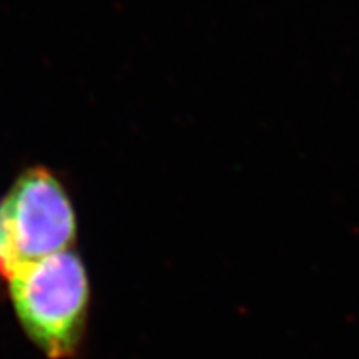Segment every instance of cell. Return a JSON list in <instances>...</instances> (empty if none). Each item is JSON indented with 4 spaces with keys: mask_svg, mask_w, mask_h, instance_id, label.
Listing matches in <instances>:
<instances>
[{
    "mask_svg": "<svg viewBox=\"0 0 359 359\" xmlns=\"http://www.w3.org/2000/svg\"><path fill=\"white\" fill-rule=\"evenodd\" d=\"M17 320L35 346L52 359L79 353L90 304L87 269L74 251H62L8 278Z\"/></svg>",
    "mask_w": 359,
    "mask_h": 359,
    "instance_id": "obj_1",
    "label": "cell"
},
{
    "mask_svg": "<svg viewBox=\"0 0 359 359\" xmlns=\"http://www.w3.org/2000/svg\"><path fill=\"white\" fill-rule=\"evenodd\" d=\"M77 219L64 185L43 167L27 170L0 203V271L11 278L69 251Z\"/></svg>",
    "mask_w": 359,
    "mask_h": 359,
    "instance_id": "obj_2",
    "label": "cell"
}]
</instances>
